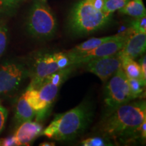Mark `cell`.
Listing matches in <instances>:
<instances>
[{
    "mask_svg": "<svg viewBox=\"0 0 146 146\" xmlns=\"http://www.w3.org/2000/svg\"><path fill=\"white\" fill-rule=\"evenodd\" d=\"M145 119V101L128 102L109 110L101 121L100 130L108 139L120 142L132 141L141 138L139 125Z\"/></svg>",
    "mask_w": 146,
    "mask_h": 146,
    "instance_id": "1",
    "label": "cell"
},
{
    "mask_svg": "<svg viewBox=\"0 0 146 146\" xmlns=\"http://www.w3.org/2000/svg\"><path fill=\"white\" fill-rule=\"evenodd\" d=\"M92 117L91 106L83 102L67 112L56 115L41 135L58 141L73 139L84 132Z\"/></svg>",
    "mask_w": 146,
    "mask_h": 146,
    "instance_id": "2",
    "label": "cell"
},
{
    "mask_svg": "<svg viewBox=\"0 0 146 146\" xmlns=\"http://www.w3.org/2000/svg\"><path fill=\"white\" fill-rule=\"evenodd\" d=\"M112 15L95 8L89 0H80L73 6L68 16V28L72 33L85 35L104 27Z\"/></svg>",
    "mask_w": 146,
    "mask_h": 146,
    "instance_id": "3",
    "label": "cell"
},
{
    "mask_svg": "<svg viewBox=\"0 0 146 146\" xmlns=\"http://www.w3.org/2000/svg\"><path fill=\"white\" fill-rule=\"evenodd\" d=\"M27 30L36 38H48L54 35L57 21L46 2L35 0L33 4L27 23Z\"/></svg>",
    "mask_w": 146,
    "mask_h": 146,
    "instance_id": "4",
    "label": "cell"
},
{
    "mask_svg": "<svg viewBox=\"0 0 146 146\" xmlns=\"http://www.w3.org/2000/svg\"><path fill=\"white\" fill-rule=\"evenodd\" d=\"M60 85L48 81H43L36 89L27 88L24 94L29 104L36 112V119L46 116L50 107L57 98Z\"/></svg>",
    "mask_w": 146,
    "mask_h": 146,
    "instance_id": "5",
    "label": "cell"
},
{
    "mask_svg": "<svg viewBox=\"0 0 146 146\" xmlns=\"http://www.w3.org/2000/svg\"><path fill=\"white\" fill-rule=\"evenodd\" d=\"M135 100L131 92L127 76L122 68L114 73L106 87L104 102L109 110Z\"/></svg>",
    "mask_w": 146,
    "mask_h": 146,
    "instance_id": "6",
    "label": "cell"
},
{
    "mask_svg": "<svg viewBox=\"0 0 146 146\" xmlns=\"http://www.w3.org/2000/svg\"><path fill=\"white\" fill-rule=\"evenodd\" d=\"M129 35L130 34L116 35L113 39L104 42L99 46L86 52L76 54H68L66 53L70 58V66H74L86 64L89 60L95 58L106 57L116 54L123 48Z\"/></svg>",
    "mask_w": 146,
    "mask_h": 146,
    "instance_id": "7",
    "label": "cell"
},
{
    "mask_svg": "<svg viewBox=\"0 0 146 146\" xmlns=\"http://www.w3.org/2000/svg\"><path fill=\"white\" fill-rule=\"evenodd\" d=\"M28 73V70L22 64H3L0 66V94H8L16 91Z\"/></svg>",
    "mask_w": 146,
    "mask_h": 146,
    "instance_id": "8",
    "label": "cell"
},
{
    "mask_svg": "<svg viewBox=\"0 0 146 146\" xmlns=\"http://www.w3.org/2000/svg\"><path fill=\"white\" fill-rule=\"evenodd\" d=\"M87 68L89 72L96 74L102 81L105 82L121 68L122 56L118 52L112 56L95 58L87 62Z\"/></svg>",
    "mask_w": 146,
    "mask_h": 146,
    "instance_id": "9",
    "label": "cell"
},
{
    "mask_svg": "<svg viewBox=\"0 0 146 146\" xmlns=\"http://www.w3.org/2000/svg\"><path fill=\"white\" fill-rule=\"evenodd\" d=\"M59 70L54 53L41 55L33 66L31 71V81L28 88L36 89L47 76Z\"/></svg>",
    "mask_w": 146,
    "mask_h": 146,
    "instance_id": "10",
    "label": "cell"
},
{
    "mask_svg": "<svg viewBox=\"0 0 146 146\" xmlns=\"http://www.w3.org/2000/svg\"><path fill=\"white\" fill-rule=\"evenodd\" d=\"M43 126L38 122H24L16 130L14 136L19 145H29L41 135Z\"/></svg>",
    "mask_w": 146,
    "mask_h": 146,
    "instance_id": "11",
    "label": "cell"
},
{
    "mask_svg": "<svg viewBox=\"0 0 146 146\" xmlns=\"http://www.w3.org/2000/svg\"><path fill=\"white\" fill-rule=\"evenodd\" d=\"M145 48L146 33H132L129 35L120 53L122 56L135 59L143 55Z\"/></svg>",
    "mask_w": 146,
    "mask_h": 146,
    "instance_id": "12",
    "label": "cell"
},
{
    "mask_svg": "<svg viewBox=\"0 0 146 146\" xmlns=\"http://www.w3.org/2000/svg\"><path fill=\"white\" fill-rule=\"evenodd\" d=\"M36 116V112L29 104L25 95L20 97L16 107L15 118L19 124L32 120Z\"/></svg>",
    "mask_w": 146,
    "mask_h": 146,
    "instance_id": "13",
    "label": "cell"
},
{
    "mask_svg": "<svg viewBox=\"0 0 146 146\" xmlns=\"http://www.w3.org/2000/svg\"><path fill=\"white\" fill-rule=\"evenodd\" d=\"M121 68L128 78H137L146 83V79L142 74L139 64L136 62L134 59L122 56Z\"/></svg>",
    "mask_w": 146,
    "mask_h": 146,
    "instance_id": "14",
    "label": "cell"
},
{
    "mask_svg": "<svg viewBox=\"0 0 146 146\" xmlns=\"http://www.w3.org/2000/svg\"><path fill=\"white\" fill-rule=\"evenodd\" d=\"M116 35L104 36V37H99V38H91L87 41H85L81 44L76 45L72 50H69L68 52H66L67 54H79V53L86 52L87 51L91 50L95 47L99 46L100 45L102 44L104 42L113 39L115 37Z\"/></svg>",
    "mask_w": 146,
    "mask_h": 146,
    "instance_id": "15",
    "label": "cell"
},
{
    "mask_svg": "<svg viewBox=\"0 0 146 146\" xmlns=\"http://www.w3.org/2000/svg\"><path fill=\"white\" fill-rule=\"evenodd\" d=\"M119 12L135 18L146 15V10L143 0H130L123 8L120 9Z\"/></svg>",
    "mask_w": 146,
    "mask_h": 146,
    "instance_id": "16",
    "label": "cell"
},
{
    "mask_svg": "<svg viewBox=\"0 0 146 146\" xmlns=\"http://www.w3.org/2000/svg\"><path fill=\"white\" fill-rule=\"evenodd\" d=\"M130 0H104L102 12L108 15H112L115 11L123 8Z\"/></svg>",
    "mask_w": 146,
    "mask_h": 146,
    "instance_id": "17",
    "label": "cell"
},
{
    "mask_svg": "<svg viewBox=\"0 0 146 146\" xmlns=\"http://www.w3.org/2000/svg\"><path fill=\"white\" fill-rule=\"evenodd\" d=\"M128 83L130 87L131 92L134 99H136L141 96L143 91V87L145 86V82L137 78H128Z\"/></svg>",
    "mask_w": 146,
    "mask_h": 146,
    "instance_id": "18",
    "label": "cell"
},
{
    "mask_svg": "<svg viewBox=\"0 0 146 146\" xmlns=\"http://www.w3.org/2000/svg\"><path fill=\"white\" fill-rule=\"evenodd\" d=\"M131 30L132 33H146V16L135 18L131 22Z\"/></svg>",
    "mask_w": 146,
    "mask_h": 146,
    "instance_id": "19",
    "label": "cell"
},
{
    "mask_svg": "<svg viewBox=\"0 0 146 146\" xmlns=\"http://www.w3.org/2000/svg\"><path fill=\"white\" fill-rule=\"evenodd\" d=\"M81 145L84 146H105L110 145L109 139L108 138H102L100 137L87 138L81 141Z\"/></svg>",
    "mask_w": 146,
    "mask_h": 146,
    "instance_id": "20",
    "label": "cell"
},
{
    "mask_svg": "<svg viewBox=\"0 0 146 146\" xmlns=\"http://www.w3.org/2000/svg\"><path fill=\"white\" fill-rule=\"evenodd\" d=\"M54 54L55 57H56V62L58 64L60 70L68 68L69 66H70V58H69L68 56L67 55L66 52H56Z\"/></svg>",
    "mask_w": 146,
    "mask_h": 146,
    "instance_id": "21",
    "label": "cell"
},
{
    "mask_svg": "<svg viewBox=\"0 0 146 146\" xmlns=\"http://www.w3.org/2000/svg\"><path fill=\"white\" fill-rule=\"evenodd\" d=\"M8 29L4 25L0 26V57L2 56L8 43Z\"/></svg>",
    "mask_w": 146,
    "mask_h": 146,
    "instance_id": "22",
    "label": "cell"
},
{
    "mask_svg": "<svg viewBox=\"0 0 146 146\" xmlns=\"http://www.w3.org/2000/svg\"><path fill=\"white\" fill-rule=\"evenodd\" d=\"M22 0H0V6L5 10L13 9Z\"/></svg>",
    "mask_w": 146,
    "mask_h": 146,
    "instance_id": "23",
    "label": "cell"
},
{
    "mask_svg": "<svg viewBox=\"0 0 146 146\" xmlns=\"http://www.w3.org/2000/svg\"><path fill=\"white\" fill-rule=\"evenodd\" d=\"M7 116H8L7 110L0 106V132L3 130V127H4Z\"/></svg>",
    "mask_w": 146,
    "mask_h": 146,
    "instance_id": "24",
    "label": "cell"
},
{
    "mask_svg": "<svg viewBox=\"0 0 146 146\" xmlns=\"http://www.w3.org/2000/svg\"><path fill=\"white\" fill-rule=\"evenodd\" d=\"M0 145L11 146V145H18V143L17 140H16L15 136L13 135L1 140Z\"/></svg>",
    "mask_w": 146,
    "mask_h": 146,
    "instance_id": "25",
    "label": "cell"
},
{
    "mask_svg": "<svg viewBox=\"0 0 146 146\" xmlns=\"http://www.w3.org/2000/svg\"><path fill=\"white\" fill-rule=\"evenodd\" d=\"M139 65L140 68H141L142 74H143V76L146 79V58L145 56H143L141 58V59L139 60Z\"/></svg>",
    "mask_w": 146,
    "mask_h": 146,
    "instance_id": "26",
    "label": "cell"
},
{
    "mask_svg": "<svg viewBox=\"0 0 146 146\" xmlns=\"http://www.w3.org/2000/svg\"><path fill=\"white\" fill-rule=\"evenodd\" d=\"M89 1H90V2L92 3V5H94L95 8L98 9V10L102 11L104 0H89Z\"/></svg>",
    "mask_w": 146,
    "mask_h": 146,
    "instance_id": "27",
    "label": "cell"
},
{
    "mask_svg": "<svg viewBox=\"0 0 146 146\" xmlns=\"http://www.w3.org/2000/svg\"><path fill=\"white\" fill-rule=\"evenodd\" d=\"M139 131L141 133V138L142 139H145L146 137V119L142 122L139 125Z\"/></svg>",
    "mask_w": 146,
    "mask_h": 146,
    "instance_id": "28",
    "label": "cell"
},
{
    "mask_svg": "<svg viewBox=\"0 0 146 146\" xmlns=\"http://www.w3.org/2000/svg\"><path fill=\"white\" fill-rule=\"evenodd\" d=\"M40 145L43 146H52V145H55L54 143H52V142H44V143H42L40 144Z\"/></svg>",
    "mask_w": 146,
    "mask_h": 146,
    "instance_id": "29",
    "label": "cell"
},
{
    "mask_svg": "<svg viewBox=\"0 0 146 146\" xmlns=\"http://www.w3.org/2000/svg\"><path fill=\"white\" fill-rule=\"evenodd\" d=\"M41 1H43V2H47V0H41Z\"/></svg>",
    "mask_w": 146,
    "mask_h": 146,
    "instance_id": "30",
    "label": "cell"
}]
</instances>
